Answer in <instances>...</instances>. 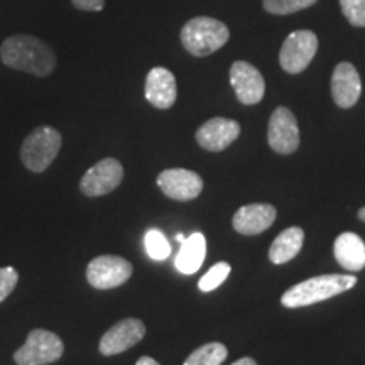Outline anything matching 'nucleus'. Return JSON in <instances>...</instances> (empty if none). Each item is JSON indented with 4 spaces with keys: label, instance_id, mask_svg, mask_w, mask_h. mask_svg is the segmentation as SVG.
I'll use <instances>...</instances> for the list:
<instances>
[{
    "label": "nucleus",
    "instance_id": "obj_1",
    "mask_svg": "<svg viewBox=\"0 0 365 365\" xmlns=\"http://www.w3.org/2000/svg\"><path fill=\"white\" fill-rule=\"evenodd\" d=\"M0 59L7 68L36 76H49L58 63L51 46L29 34H16L4 41Z\"/></svg>",
    "mask_w": 365,
    "mask_h": 365
},
{
    "label": "nucleus",
    "instance_id": "obj_2",
    "mask_svg": "<svg viewBox=\"0 0 365 365\" xmlns=\"http://www.w3.org/2000/svg\"><path fill=\"white\" fill-rule=\"evenodd\" d=\"M357 284V277L352 274H325L307 279L286 291L281 303L286 308H303L333 296L345 293Z\"/></svg>",
    "mask_w": 365,
    "mask_h": 365
},
{
    "label": "nucleus",
    "instance_id": "obj_3",
    "mask_svg": "<svg viewBox=\"0 0 365 365\" xmlns=\"http://www.w3.org/2000/svg\"><path fill=\"white\" fill-rule=\"evenodd\" d=\"M180 38L186 51L196 58H205L227 44L230 39V31L222 21L198 16L182 26Z\"/></svg>",
    "mask_w": 365,
    "mask_h": 365
},
{
    "label": "nucleus",
    "instance_id": "obj_4",
    "mask_svg": "<svg viewBox=\"0 0 365 365\" xmlns=\"http://www.w3.org/2000/svg\"><path fill=\"white\" fill-rule=\"evenodd\" d=\"M63 137L51 125H39L21 145V161L29 171L44 173L56 159Z\"/></svg>",
    "mask_w": 365,
    "mask_h": 365
},
{
    "label": "nucleus",
    "instance_id": "obj_5",
    "mask_svg": "<svg viewBox=\"0 0 365 365\" xmlns=\"http://www.w3.org/2000/svg\"><path fill=\"white\" fill-rule=\"evenodd\" d=\"M65 354V344L56 333L34 328L27 335L26 344L16 350L14 362L17 365H48L58 362Z\"/></svg>",
    "mask_w": 365,
    "mask_h": 365
},
{
    "label": "nucleus",
    "instance_id": "obj_6",
    "mask_svg": "<svg viewBox=\"0 0 365 365\" xmlns=\"http://www.w3.org/2000/svg\"><path fill=\"white\" fill-rule=\"evenodd\" d=\"M132 264L120 255H98L86 267V281L95 289H113L130 279Z\"/></svg>",
    "mask_w": 365,
    "mask_h": 365
},
{
    "label": "nucleus",
    "instance_id": "obj_7",
    "mask_svg": "<svg viewBox=\"0 0 365 365\" xmlns=\"http://www.w3.org/2000/svg\"><path fill=\"white\" fill-rule=\"evenodd\" d=\"M317 51V34L308 29L294 31V33L287 36L281 46L279 65L289 75H298V73L304 71L309 66V63L313 61Z\"/></svg>",
    "mask_w": 365,
    "mask_h": 365
},
{
    "label": "nucleus",
    "instance_id": "obj_8",
    "mask_svg": "<svg viewBox=\"0 0 365 365\" xmlns=\"http://www.w3.org/2000/svg\"><path fill=\"white\" fill-rule=\"evenodd\" d=\"M124 180V166L113 158H105L90 168L80 181L81 193L88 198H97L112 193Z\"/></svg>",
    "mask_w": 365,
    "mask_h": 365
},
{
    "label": "nucleus",
    "instance_id": "obj_9",
    "mask_svg": "<svg viewBox=\"0 0 365 365\" xmlns=\"http://www.w3.org/2000/svg\"><path fill=\"white\" fill-rule=\"evenodd\" d=\"M267 143L277 154H293L299 148V127L294 113L277 107L269 118Z\"/></svg>",
    "mask_w": 365,
    "mask_h": 365
},
{
    "label": "nucleus",
    "instance_id": "obj_10",
    "mask_svg": "<svg viewBox=\"0 0 365 365\" xmlns=\"http://www.w3.org/2000/svg\"><path fill=\"white\" fill-rule=\"evenodd\" d=\"M145 336V325L139 318H125L105 331L100 339L98 350L105 357L124 354Z\"/></svg>",
    "mask_w": 365,
    "mask_h": 365
},
{
    "label": "nucleus",
    "instance_id": "obj_11",
    "mask_svg": "<svg viewBox=\"0 0 365 365\" xmlns=\"http://www.w3.org/2000/svg\"><path fill=\"white\" fill-rule=\"evenodd\" d=\"M156 181L163 193L176 202H190V200L198 198L203 191L202 176L182 168L164 170L159 173Z\"/></svg>",
    "mask_w": 365,
    "mask_h": 365
},
{
    "label": "nucleus",
    "instance_id": "obj_12",
    "mask_svg": "<svg viewBox=\"0 0 365 365\" xmlns=\"http://www.w3.org/2000/svg\"><path fill=\"white\" fill-rule=\"evenodd\" d=\"M230 85L244 105H255L264 98L266 81L262 73L247 61H235L230 68Z\"/></svg>",
    "mask_w": 365,
    "mask_h": 365
},
{
    "label": "nucleus",
    "instance_id": "obj_13",
    "mask_svg": "<svg viewBox=\"0 0 365 365\" xmlns=\"http://www.w3.org/2000/svg\"><path fill=\"white\" fill-rule=\"evenodd\" d=\"M240 135V124L232 118L215 117L210 118L196 130V143L210 153H220L228 145L234 144Z\"/></svg>",
    "mask_w": 365,
    "mask_h": 365
},
{
    "label": "nucleus",
    "instance_id": "obj_14",
    "mask_svg": "<svg viewBox=\"0 0 365 365\" xmlns=\"http://www.w3.org/2000/svg\"><path fill=\"white\" fill-rule=\"evenodd\" d=\"M145 100L159 108V110H168L176 103L178 98V85L175 75L168 68L156 66L153 68L145 76L144 85Z\"/></svg>",
    "mask_w": 365,
    "mask_h": 365
},
{
    "label": "nucleus",
    "instance_id": "obj_15",
    "mask_svg": "<svg viewBox=\"0 0 365 365\" xmlns=\"http://www.w3.org/2000/svg\"><path fill=\"white\" fill-rule=\"evenodd\" d=\"M362 95V81L352 63H340L331 75V97L340 108H352Z\"/></svg>",
    "mask_w": 365,
    "mask_h": 365
},
{
    "label": "nucleus",
    "instance_id": "obj_16",
    "mask_svg": "<svg viewBox=\"0 0 365 365\" xmlns=\"http://www.w3.org/2000/svg\"><path fill=\"white\" fill-rule=\"evenodd\" d=\"M276 208L267 203H250L244 205L235 212L234 225L235 232L242 235H259L266 232L276 220Z\"/></svg>",
    "mask_w": 365,
    "mask_h": 365
},
{
    "label": "nucleus",
    "instance_id": "obj_17",
    "mask_svg": "<svg viewBox=\"0 0 365 365\" xmlns=\"http://www.w3.org/2000/svg\"><path fill=\"white\" fill-rule=\"evenodd\" d=\"M333 254L340 266L346 271L359 272L365 267V244L354 232H344L336 237Z\"/></svg>",
    "mask_w": 365,
    "mask_h": 365
},
{
    "label": "nucleus",
    "instance_id": "obj_18",
    "mask_svg": "<svg viewBox=\"0 0 365 365\" xmlns=\"http://www.w3.org/2000/svg\"><path fill=\"white\" fill-rule=\"evenodd\" d=\"M207 255V239L202 232H195L182 242L180 252L176 254L175 266L181 274H195L202 267Z\"/></svg>",
    "mask_w": 365,
    "mask_h": 365
},
{
    "label": "nucleus",
    "instance_id": "obj_19",
    "mask_svg": "<svg viewBox=\"0 0 365 365\" xmlns=\"http://www.w3.org/2000/svg\"><path fill=\"white\" fill-rule=\"evenodd\" d=\"M304 242V232L299 227H289L286 230H282L279 235L276 237V240L272 242L271 247H269V259L272 264H286L293 261L301 252Z\"/></svg>",
    "mask_w": 365,
    "mask_h": 365
},
{
    "label": "nucleus",
    "instance_id": "obj_20",
    "mask_svg": "<svg viewBox=\"0 0 365 365\" xmlns=\"http://www.w3.org/2000/svg\"><path fill=\"white\" fill-rule=\"evenodd\" d=\"M228 350L220 341H212V344L202 345L196 349L182 365H220L227 359Z\"/></svg>",
    "mask_w": 365,
    "mask_h": 365
},
{
    "label": "nucleus",
    "instance_id": "obj_21",
    "mask_svg": "<svg viewBox=\"0 0 365 365\" xmlns=\"http://www.w3.org/2000/svg\"><path fill=\"white\" fill-rule=\"evenodd\" d=\"M144 244L145 252H148V255L153 261H164V259H168L171 255L170 242H168L163 232L158 230V228H150V230H148Z\"/></svg>",
    "mask_w": 365,
    "mask_h": 365
},
{
    "label": "nucleus",
    "instance_id": "obj_22",
    "mask_svg": "<svg viewBox=\"0 0 365 365\" xmlns=\"http://www.w3.org/2000/svg\"><path fill=\"white\" fill-rule=\"evenodd\" d=\"M318 0H264V11L274 16H289L317 4Z\"/></svg>",
    "mask_w": 365,
    "mask_h": 365
},
{
    "label": "nucleus",
    "instance_id": "obj_23",
    "mask_svg": "<svg viewBox=\"0 0 365 365\" xmlns=\"http://www.w3.org/2000/svg\"><path fill=\"white\" fill-rule=\"evenodd\" d=\"M230 271H232V267L228 262L215 264V266L210 269V271L205 274L202 279H200V282H198L200 291H203V293H210V291L217 289L218 286L225 282Z\"/></svg>",
    "mask_w": 365,
    "mask_h": 365
},
{
    "label": "nucleus",
    "instance_id": "obj_24",
    "mask_svg": "<svg viewBox=\"0 0 365 365\" xmlns=\"http://www.w3.org/2000/svg\"><path fill=\"white\" fill-rule=\"evenodd\" d=\"M345 19L354 27H365V0H340Z\"/></svg>",
    "mask_w": 365,
    "mask_h": 365
},
{
    "label": "nucleus",
    "instance_id": "obj_25",
    "mask_svg": "<svg viewBox=\"0 0 365 365\" xmlns=\"http://www.w3.org/2000/svg\"><path fill=\"white\" fill-rule=\"evenodd\" d=\"M19 282V272L14 267H0V303H4Z\"/></svg>",
    "mask_w": 365,
    "mask_h": 365
},
{
    "label": "nucleus",
    "instance_id": "obj_26",
    "mask_svg": "<svg viewBox=\"0 0 365 365\" xmlns=\"http://www.w3.org/2000/svg\"><path fill=\"white\" fill-rule=\"evenodd\" d=\"M71 4L83 12H100L105 7V0H71Z\"/></svg>",
    "mask_w": 365,
    "mask_h": 365
},
{
    "label": "nucleus",
    "instance_id": "obj_27",
    "mask_svg": "<svg viewBox=\"0 0 365 365\" xmlns=\"http://www.w3.org/2000/svg\"><path fill=\"white\" fill-rule=\"evenodd\" d=\"M135 365H161L158 362V360H154L153 357H148V355H144V357H140L137 360Z\"/></svg>",
    "mask_w": 365,
    "mask_h": 365
},
{
    "label": "nucleus",
    "instance_id": "obj_28",
    "mask_svg": "<svg viewBox=\"0 0 365 365\" xmlns=\"http://www.w3.org/2000/svg\"><path fill=\"white\" fill-rule=\"evenodd\" d=\"M230 365H257V362H255V360L250 359V357H244V359L235 360V362L230 364Z\"/></svg>",
    "mask_w": 365,
    "mask_h": 365
},
{
    "label": "nucleus",
    "instance_id": "obj_29",
    "mask_svg": "<svg viewBox=\"0 0 365 365\" xmlns=\"http://www.w3.org/2000/svg\"><path fill=\"white\" fill-rule=\"evenodd\" d=\"M359 218H360V220H362V222H365V207H362V208L359 210Z\"/></svg>",
    "mask_w": 365,
    "mask_h": 365
},
{
    "label": "nucleus",
    "instance_id": "obj_30",
    "mask_svg": "<svg viewBox=\"0 0 365 365\" xmlns=\"http://www.w3.org/2000/svg\"><path fill=\"white\" fill-rule=\"evenodd\" d=\"M176 240H178V242H180V244H182V242H185V240H186V237H185V235H182V234H178V235H176Z\"/></svg>",
    "mask_w": 365,
    "mask_h": 365
}]
</instances>
